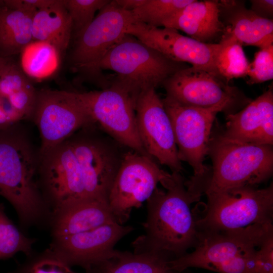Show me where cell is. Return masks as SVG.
<instances>
[{
    "mask_svg": "<svg viewBox=\"0 0 273 273\" xmlns=\"http://www.w3.org/2000/svg\"><path fill=\"white\" fill-rule=\"evenodd\" d=\"M180 173H172L170 179L147 199V218L143 223L145 233L132 243L134 253L164 254L172 260L194 247L198 231L191 205L200 197L189 191Z\"/></svg>",
    "mask_w": 273,
    "mask_h": 273,
    "instance_id": "cell-1",
    "label": "cell"
},
{
    "mask_svg": "<svg viewBox=\"0 0 273 273\" xmlns=\"http://www.w3.org/2000/svg\"><path fill=\"white\" fill-rule=\"evenodd\" d=\"M18 124L0 129V195L26 227L50 221L51 213L38 183L39 149Z\"/></svg>",
    "mask_w": 273,
    "mask_h": 273,
    "instance_id": "cell-2",
    "label": "cell"
},
{
    "mask_svg": "<svg viewBox=\"0 0 273 273\" xmlns=\"http://www.w3.org/2000/svg\"><path fill=\"white\" fill-rule=\"evenodd\" d=\"M208 154L212 160V171L205 194L257 186L272 174V145L233 141L221 133L210 136Z\"/></svg>",
    "mask_w": 273,
    "mask_h": 273,
    "instance_id": "cell-3",
    "label": "cell"
},
{
    "mask_svg": "<svg viewBox=\"0 0 273 273\" xmlns=\"http://www.w3.org/2000/svg\"><path fill=\"white\" fill-rule=\"evenodd\" d=\"M126 33L108 52L100 64L116 76L112 80L125 90L135 102L138 97L151 88L162 85L170 76L187 68Z\"/></svg>",
    "mask_w": 273,
    "mask_h": 273,
    "instance_id": "cell-4",
    "label": "cell"
},
{
    "mask_svg": "<svg viewBox=\"0 0 273 273\" xmlns=\"http://www.w3.org/2000/svg\"><path fill=\"white\" fill-rule=\"evenodd\" d=\"M203 208L193 210L199 233L241 229L272 222L273 185L264 189L246 186L205 194Z\"/></svg>",
    "mask_w": 273,
    "mask_h": 273,
    "instance_id": "cell-5",
    "label": "cell"
},
{
    "mask_svg": "<svg viewBox=\"0 0 273 273\" xmlns=\"http://www.w3.org/2000/svg\"><path fill=\"white\" fill-rule=\"evenodd\" d=\"M131 11L114 2L102 8L90 25L73 39L70 56L71 68L82 80L95 83L105 89L111 80L104 75L100 64L108 52L126 34L128 26L135 22Z\"/></svg>",
    "mask_w": 273,
    "mask_h": 273,
    "instance_id": "cell-6",
    "label": "cell"
},
{
    "mask_svg": "<svg viewBox=\"0 0 273 273\" xmlns=\"http://www.w3.org/2000/svg\"><path fill=\"white\" fill-rule=\"evenodd\" d=\"M172 127L178 157L193 168L194 175L188 180L202 188L209 178V169L204 164L208 154L211 131L216 114L232 106L222 103L209 108L185 106L165 97L162 99Z\"/></svg>",
    "mask_w": 273,
    "mask_h": 273,
    "instance_id": "cell-7",
    "label": "cell"
},
{
    "mask_svg": "<svg viewBox=\"0 0 273 273\" xmlns=\"http://www.w3.org/2000/svg\"><path fill=\"white\" fill-rule=\"evenodd\" d=\"M273 234L272 222L245 228L211 233L198 232L194 251L169 262L170 267L183 273L190 267L214 271L220 265L257 249Z\"/></svg>",
    "mask_w": 273,
    "mask_h": 273,
    "instance_id": "cell-8",
    "label": "cell"
},
{
    "mask_svg": "<svg viewBox=\"0 0 273 273\" xmlns=\"http://www.w3.org/2000/svg\"><path fill=\"white\" fill-rule=\"evenodd\" d=\"M171 177L152 157L132 150L125 152L108 197L117 222H125L132 208L147 201L159 183L163 186Z\"/></svg>",
    "mask_w": 273,
    "mask_h": 273,
    "instance_id": "cell-9",
    "label": "cell"
},
{
    "mask_svg": "<svg viewBox=\"0 0 273 273\" xmlns=\"http://www.w3.org/2000/svg\"><path fill=\"white\" fill-rule=\"evenodd\" d=\"M76 93L94 122L104 132L123 146L149 156L138 134L135 102L125 90L111 82L105 89Z\"/></svg>",
    "mask_w": 273,
    "mask_h": 273,
    "instance_id": "cell-10",
    "label": "cell"
},
{
    "mask_svg": "<svg viewBox=\"0 0 273 273\" xmlns=\"http://www.w3.org/2000/svg\"><path fill=\"white\" fill-rule=\"evenodd\" d=\"M32 119L41 139L39 154L57 146L81 128L95 123L76 92L37 91Z\"/></svg>",
    "mask_w": 273,
    "mask_h": 273,
    "instance_id": "cell-11",
    "label": "cell"
},
{
    "mask_svg": "<svg viewBox=\"0 0 273 273\" xmlns=\"http://www.w3.org/2000/svg\"><path fill=\"white\" fill-rule=\"evenodd\" d=\"M135 112L138 134L146 153L168 166L172 173H181L183 167L171 121L155 88L138 97Z\"/></svg>",
    "mask_w": 273,
    "mask_h": 273,
    "instance_id": "cell-12",
    "label": "cell"
},
{
    "mask_svg": "<svg viewBox=\"0 0 273 273\" xmlns=\"http://www.w3.org/2000/svg\"><path fill=\"white\" fill-rule=\"evenodd\" d=\"M133 229L115 222L93 230L56 239L49 248L71 267L79 266L88 271L98 269L115 256L116 243Z\"/></svg>",
    "mask_w": 273,
    "mask_h": 273,
    "instance_id": "cell-13",
    "label": "cell"
},
{
    "mask_svg": "<svg viewBox=\"0 0 273 273\" xmlns=\"http://www.w3.org/2000/svg\"><path fill=\"white\" fill-rule=\"evenodd\" d=\"M125 33L174 61L190 63L218 76L215 59L218 43L202 42L173 28L154 27L136 21L128 26Z\"/></svg>",
    "mask_w": 273,
    "mask_h": 273,
    "instance_id": "cell-14",
    "label": "cell"
},
{
    "mask_svg": "<svg viewBox=\"0 0 273 273\" xmlns=\"http://www.w3.org/2000/svg\"><path fill=\"white\" fill-rule=\"evenodd\" d=\"M162 85L168 98L183 105L200 108L222 103L232 106L240 97L238 89L223 79L192 66L176 72Z\"/></svg>",
    "mask_w": 273,
    "mask_h": 273,
    "instance_id": "cell-15",
    "label": "cell"
},
{
    "mask_svg": "<svg viewBox=\"0 0 273 273\" xmlns=\"http://www.w3.org/2000/svg\"><path fill=\"white\" fill-rule=\"evenodd\" d=\"M227 138L242 143L273 145L272 85L240 111L226 115Z\"/></svg>",
    "mask_w": 273,
    "mask_h": 273,
    "instance_id": "cell-16",
    "label": "cell"
},
{
    "mask_svg": "<svg viewBox=\"0 0 273 273\" xmlns=\"http://www.w3.org/2000/svg\"><path fill=\"white\" fill-rule=\"evenodd\" d=\"M220 19L225 31L243 45L262 49L272 44L273 21L257 15L247 9L244 1H218Z\"/></svg>",
    "mask_w": 273,
    "mask_h": 273,
    "instance_id": "cell-17",
    "label": "cell"
},
{
    "mask_svg": "<svg viewBox=\"0 0 273 273\" xmlns=\"http://www.w3.org/2000/svg\"><path fill=\"white\" fill-rule=\"evenodd\" d=\"M53 239L86 232L117 222L108 200L87 199L76 201L53 216L50 221Z\"/></svg>",
    "mask_w": 273,
    "mask_h": 273,
    "instance_id": "cell-18",
    "label": "cell"
},
{
    "mask_svg": "<svg viewBox=\"0 0 273 273\" xmlns=\"http://www.w3.org/2000/svg\"><path fill=\"white\" fill-rule=\"evenodd\" d=\"M162 26L181 30L204 43H210L220 34L222 36L225 31L217 0H193L166 20Z\"/></svg>",
    "mask_w": 273,
    "mask_h": 273,
    "instance_id": "cell-19",
    "label": "cell"
},
{
    "mask_svg": "<svg viewBox=\"0 0 273 273\" xmlns=\"http://www.w3.org/2000/svg\"><path fill=\"white\" fill-rule=\"evenodd\" d=\"M32 40L51 43L64 55L72 35V22L63 0L37 10L32 19Z\"/></svg>",
    "mask_w": 273,
    "mask_h": 273,
    "instance_id": "cell-20",
    "label": "cell"
},
{
    "mask_svg": "<svg viewBox=\"0 0 273 273\" xmlns=\"http://www.w3.org/2000/svg\"><path fill=\"white\" fill-rule=\"evenodd\" d=\"M10 58H3L0 64V96L7 98L24 118L34 110L37 91L18 64Z\"/></svg>",
    "mask_w": 273,
    "mask_h": 273,
    "instance_id": "cell-21",
    "label": "cell"
},
{
    "mask_svg": "<svg viewBox=\"0 0 273 273\" xmlns=\"http://www.w3.org/2000/svg\"><path fill=\"white\" fill-rule=\"evenodd\" d=\"M34 14L10 9L0 1V57L19 54L32 40L31 25Z\"/></svg>",
    "mask_w": 273,
    "mask_h": 273,
    "instance_id": "cell-22",
    "label": "cell"
},
{
    "mask_svg": "<svg viewBox=\"0 0 273 273\" xmlns=\"http://www.w3.org/2000/svg\"><path fill=\"white\" fill-rule=\"evenodd\" d=\"M19 67L30 80L41 82L55 76L61 64L62 54L53 44L32 40L19 53Z\"/></svg>",
    "mask_w": 273,
    "mask_h": 273,
    "instance_id": "cell-23",
    "label": "cell"
},
{
    "mask_svg": "<svg viewBox=\"0 0 273 273\" xmlns=\"http://www.w3.org/2000/svg\"><path fill=\"white\" fill-rule=\"evenodd\" d=\"M172 260L159 253L117 250L99 269L101 273H181L170 267L169 262Z\"/></svg>",
    "mask_w": 273,
    "mask_h": 273,
    "instance_id": "cell-24",
    "label": "cell"
},
{
    "mask_svg": "<svg viewBox=\"0 0 273 273\" xmlns=\"http://www.w3.org/2000/svg\"><path fill=\"white\" fill-rule=\"evenodd\" d=\"M215 56V67L218 77L228 82L247 76L250 63L244 53L243 44L229 32H224Z\"/></svg>",
    "mask_w": 273,
    "mask_h": 273,
    "instance_id": "cell-25",
    "label": "cell"
},
{
    "mask_svg": "<svg viewBox=\"0 0 273 273\" xmlns=\"http://www.w3.org/2000/svg\"><path fill=\"white\" fill-rule=\"evenodd\" d=\"M0 203V260L11 258L18 252L26 256L33 253L35 239L26 236L8 217Z\"/></svg>",
    "mask_w": 273,
    "mask_h": 273,
    "instance_id": "cell-26",
    "label": "cell"
},
{
    "mask_svg": "<svg viewBox=\"0 0 273 273\" xmlns=\"http://www.w3.org/2000/svg\"><path fill=\"white\" fill-rule=\"evenodd\" d=\"M193 0H146L131 11L136 22L159 28L163 23Z\"/></svg>",
    "mask_w": 273,
    "mask_h": 273,
    "instance_id": "cell-27",
    "label": "cell"
},
{
    "mask_svg": "<svg viewBox=\"0 0 273 273\" xmlns=\"http://www.w3.org/2000/svg\"><path fill=\"white\" fill-rule=\"evenodd\" d=\"M7 273H77L55 255L49 249L42 253L33 252L12 271ZM84 273H101L97 269Z\"/></svg>",
    "mask_w": 273,
    "mask_h": 273,
    "instance_id": "cell-28",
    "label": "cell"
},
{
    "mask_svg": "<svg viewBox=\"0 0 273 273\" xmlns=\"http://www.w3.org/2000/svg\"><path fill=\"white\" fill-rule=\"evenodd\" d=\"M71 20L72 35L75 38L92 22L97 11H100L109 0H63Z\"/></svg>",
    "mask_w": 273,
    "mask_h": 273,
    "instance_id": "cell-29",
    "label": "cell"
},
{
    "mask_svg": "<svg viewBox=\"0 0 273 273\" xmlns=\"http://www.w3.org/2000/svg\"><path fill=\"white\" fill-rule=\"evenodd\" d=\"M247 83L250 85L261 83L273 78V44L260 49L250 63Z\"/></svg>",
    "mask_w": 273,
    "mask_h": 273,
    "instance_id": "cell-30",
    "label": "cell"
},
{
    "mask_svg": "<svg viewBox=\"0 0 273 273\" xmlns=\"http://www.w3.org/2000/svg\"><path fill=\"white\" fill-rule=\"evenodd\" d=\"M255 273H273V234L264 240L257 250Z\"/></svg>",
    "mask_w": 273,
    "mask_h": 273,
    "instance_id": "cell-31",
    "label": "cell"
},
{
    "mask_svg": "<svg viewBox=\"0 0 273 273\" xmlns=\"http://www.w3.org/2000/svg\"><path fill=\"white\" fill-rule=\"evenodd\" d=\"M55 0H5L8 8L34 14L37 10L52 5Z\"/></svg>",
    "mask_w": 273,
    "mask_h": 273,
    "instance_id": "cell-32",
    "label": "cell"
},
{
    "mask_svg": "<svg viewBox=\"0 0 273 273\" xmlns=\"http://www.w3.org/2000/svg\"><path fill=\"white\" fill-rule=\"evenodd\" d=\"M23 119L8 99L0 96V129L8 128Z\"/></svg>",
    "mask_w": 273,
    "mask_h": 273,
    "instance_id": "cell-33",
    "label": "cell"
},
{
    "mask_svg": "<svg viewBox=\"0 0 273 273\" xmlns=\"http://www.w3.org/2000/svg\"><path fill=\"white\" fill-rule=\"evenodd\" d=\"M251 10L258 16L267 19H272V0H251Z\"/></svg>",
    "mask_w": 273,
    "mask_h": 273,
    "instance_id": "cell-34",
    "label": "cell"
},
{
    "mask_svg": "<svg viewBox=\"0 0 273 273\" xmlns=\"http://www.w3.org/2000/svg\"><path fill=\"white\" fill-rule=\"evenodd\" d=\"M115 3L121 8L132 11L144 4L146 0H113Z\"/></svg>",
    "mask_w": 273,
    "mask_h": 273,
    "instance_id": "cell-35",
    "label": "cell"
},
{
    "mask_svg": "<svg viewBox=\"0 0 273 273\" xmlns=\"http://www.w3.org/2000/svg\"><path fill=\"white\" fill-rule=\"evenodd\" d=\"M2 60V57H0V64Z\"/></svg>",
    "mask_w": 273,
    "mask_h": 273,
    "instance_id": "cell-36",
    "label": "cell"
},
{
    "mask_svg": "<svg viewBox=\"0 0 273 273\" xmlns=\"http://www.w3.org/2000/svg\"></svg>",
    "mask_w": 273,
    "mask_h": 273,
    "instance_id": "cell-37",
    "label": "cell"
}]
</instances>
